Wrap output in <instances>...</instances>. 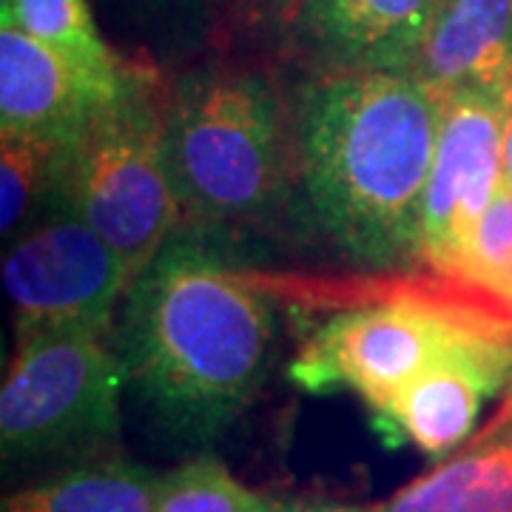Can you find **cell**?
Masks as SVG:
<instances>
[{
	"label": "cell",
	"mask_w": 512,
	"mask_h": 512,
	"mask_svg": "<svg viewBox=\"0 0 512 512\" xmlns=\"http://www.w3.org/2000/svg\"><path fill=\"white\" fill-rule=\"evenodd\" d=\"M274 308L208 231L180 228L123 299L117 353L168 436L205 444L271 370Z\"/></svg>",
	"instance_id": "obj_1"
},
{
	"label": "cell",
	"mask_w": 512,
	"mask_h": 512,
	"mask_svg": "<svg viewBox=\"0 0 512 512\" xmlns=\"http://www.w3.org/2000/svg\"><path fill=\"white\" fill-rule=\"evenodd\" d=\"M441 100L410 72H319L296 97L293 160L319 231L370 271L421 259Z\"/></svg>",
	"instance_id": "obj_2"
},
{
	"label": "cell",
	"mask_w": 512,
	"mask_h": 512,
	"mask_svg": "<svg viewBox=\"0 0 512 512\" xmlns=\"http://www.w3.org/2000/svg\"><path fill=\"white\" fill-rule=\"evenodd\" d=\"M165 148L180 228L217 234L262 220L285 174L282 109L271 80L234 66L183 74L168 92Z\"/></svg>",
	"instance_id": "obj_3"
},
{
	"label": "cell",
	"mask_w": 512,
	"mask_h": 512,
	"mask_svg": "<svg viewBox=\"0 0 512 512\" xmlns=\"http://www.w3.org/2000/svg\"><path fill=\"white\" fill-rule=\"evenodd\" d=\"M165 111L168 94L140 63L126 89L60 151L49 188L120 254L131 285L180 228Z\"/></svg>",
	"instance_id": "obj_4"
},
{
	"label": "cell",
	"mask_w": 512,
	"mask_h": 512,
	"mask_svg": "<svg viewBox=\"0 0 512 512\" xmlns=\"http://www.w3.org/2000/svg\"><path fill=\"white\" fill-rule=\"evenodd\" d=\"M120 353L100 330H55L15 345L0 390L6 464L94 456L120 433Z\"/></svg>",
	"instance_id": "obj_5"
},
{
	"label": "cell",
	"mask_w": 512,
	"mask_h": 512,
	"mask_svg": "<svg viewBox=\"0 0 512 512\" xmlns=\"http://www.w3.org/2000/svg\"><path fill=\"white\" fill-rule=\"evenodd\" d=\"M512 330V311L456 308L402 296L330 316L299 350L293 382L311 393L350 390L376 413L390 396L464 348Z\"/></svg>",
	"instance_id": "obj_6"
},
{
	"label": "cell",
	"mask_w": 512,
	"mask_h": 512,
	"mask_svg": "<svg viewBox=\"0 0 512 512\" xmlns=\"http://www.w3.org/2000/svg\"><path fill=\"white\" fill-rule=\"evenodd\" d=\"M49 217L15 237L3 256V285L15 308L18 342L55 330L106 333L126 299V262L55 191Z\"/></svg>",
	"instance_id": "obj_7"
},
{
	"label": "cell",
	"mask_w": 512,
	"mask_h": 512,
	"mask_svg": "<svg viewBox=\"0 0 512 512\" xmlns=\"http://www.w3.org/2000/svg\"><path fill=\"white\" fill-rule=\"evenodd\" d=\"M507 86L441 97L439 137L421 208V259L458 279L478 222L504 185Z\"/></svg>",
	"instance_id": "obj_8"
},
{
	"label": "cell",
	"mask_w": 512,
	"mask_h": 512,
	"mask_svg": "<svg viewBox=\"0 0 512 512\" xmlns=\"http://www.w3.org/2000/svg\"><path fill=\"white\" fill-rule=\"evenodd\" d=\"M510 384L512 330H501L410 379L373 421L387 441H407L441 461L476 433L484 404Z\"/></svg>",
	"instance_id": "obj_9"
},
{
	"label": "cell",
	"mask_w": 512,
	"mask_h": 512,
	"mask_svg": "<svg viewBox=\"0 0 512 512\" xmlns=\"http://www.w3.org/2000/svg\"><path fill=\"white\" fill-rule=\"evenodd\" d=\"M126 80L106 83L15 26H0V137H32L69 148Z\"/></svg>",
	"instance_id": "obj_10"
},
{
	"label": "cell",
	"mask_w": 512,
	"mask_h": 512,
	"mask_svg": "<svg viewBox=\"0 0 512 512\" xmlns=\"http://www.w3.org/2000/svg\"><path fill=\"white\" fill-rule=\"evenodd\" d=\"M433 0H305L296 40L319 72H413Z\"/></svg>",
	"instance_id": "obj_11"
},
{
	"label": "cell",
	"mask_w": 512,
	"mask_h": 512,
	"mask_svg": "<svg viewBox=\"0 0 512 512\" xmlns=\"http://www.w3.org/2000/svg\"><path fill=\"white\" fill-rule=\"evenodd\" d=\"M413 77L436 97L470 86H507L512 0H433Z\"/></svg>",
	"instance_id": "obj_12"
},
{
	"label": "cell",
	"mask_w": 512,
	"mask_h": 512,
	"mask_svg": "<svg viewBox=\"0 0 512 512\" xmlns=\"http://www.w3.org/2000/svg\"><path fill=\"white\" fill-rule=\"evenodd\" d=\"M379 512H512V384L493 419Z\"/></svg>",
	"instance_id": "obj_13"
},
{
	"label": "cell",
	"mask_w": 512,
	"mask_h": 512,
	"mask_svg": "<svg viewBox=\"0 0 512 512\" xmlns=\"http://www.w3.org/2000/svg\"><path fill=\"white\" fill-rule=\"evenodd\" d=\"M163 476L128 458H94L3 498L0 512H154Z\"/></svg>",
	"instance_id": "obj_14"
},
{
	"label": "cell",
	"mask_w": 512,
	"mask_h": 512,
	"mask_svg": "<svg viewBox=\"0 0 512 512\" xmlns=\"http://www.w3.org/2000/svg\"><path fill=\"white\" fill-rule=\"evenodd\" d=\"M3 26H15L55 49L77 69L106 83L126 80L134 60L120 57L100 35L89 0H0Z\"/></svg>",
	"instance_id": "obj_15"
},
{
	"label": "cell",
	"mask_w": 512,
	"mask_h": 512,
	"mask_svg": "<svg viewBox=\"0 0 512 512\" xmlns=\"http://www.w3.org/2000/svg\"><path fill=\"white\" fill-rule=\"evenodd\" d=\"M265 498L222 464L217 456H197L163 476L154 512H271Z\"/></svg>",
	"instance_id": "obj_16"
},
{
	"label": "cell",
	"mask_w": 512,
	"mask_h": 512,
	"mask_svg": "<svg viewBox=\"0 0 512 512\" xmlns=\"http://www.w3.org/2000/svg\"><path fill=\"white\" fill-rule=\"evenodd\" d=\"M60 151L32 137H0V228L6 239L18 237L29 211L49 194Z\"/></svg>",
	"instance_id": "obj_17"
},
{
	"label": "cell",
	"mask_w": 512,
	"mask_h": 512,
	"mask_svg": "<svg viewBox=\"0 0 512 512\" xmlns=\"http://www.w3.org/2000/svg\"><path fill=\"white\" fill-rule=\"evenodd\" d=\"M458 282L487 291L512 311V185L507 180L478 222Z\"/></svg>",
	"instance_id": "obj_18"
},
{
	"label": "cell",
	"mask_w": 512,
	"mask_h": 512,
	"mask_svg": "<svg viewBox=\"0 0 512 512\" xmlns=\"http://www.w3.org/2000/svg\"><path fill=\"white\" fill-rule=\"evenodd\" d=\"M146 37L168 46L197 43L211 20L214 0H106Z\"/></svg>",
	"instance_id": "obj_19"
},
{
	"label": "cell",
	"mask_w": 512,
	"mask_h": 512,
	"mask_svg": "<svg viewBox=\"0 0 512 512\" xmlns=\"http://www.w3.org/2000/svg\"><path fill=\"white\" fill-rule=\"evenodd\" d=\"M237 6L245 23L265 35L296 37L305 0H237Z\"/></svg>",
	"instance_id": "obj_20"
},
{
	"label": "cell",
	"mask_w": 512,
	"mask_h": 512,
	"mask_svg": "<svg viewBox=\"0 0 512 512\" xmlns=\"http://www.w3.org/2000/svg\"><path fill=\"white\" fill-rule=\"evenodd\" d=\"M271 512H379V507H353L336 501H274Z\"/></svg>",
	"instance_id": "obj_21"
},
{
	"label": "cell",
	"mask_w": 512,
	"mask_h": 512,
	"mask_svg": "<svg viewBox=\"0 0 512 512\" xmlns=\"http://www.w3.org/2000/svg\"><path fill=\"white\" fill-rule=\"evenodd\" d=\"M504 177L512 185V74L507 89V126H504Z\"/></svg>",
	"instance_id": "obj_22"
}]
</instances>
